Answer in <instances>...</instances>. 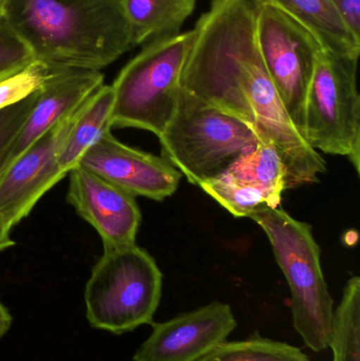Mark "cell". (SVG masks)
Instances as JSON below:
<instances>
[{
  "label": "cell",
  "mask_w": 360,
  "mask_h": 361,
  "mask_svg": "<svg viewBox=\"0 0 360 361\" xmlns=\"http://www.w3.org/2000/svg\"><path fill=\"white\" fill-rule=\"evenodd\" d=\"M359 59L321 50L309 87L304 137L316 152L347 157L360 173Z\"/></svg>",
  "instance_id": "7"
},
{
  "label": "cell",
  "mask_w": 360,
  "mask_h": 361,
  "mask_svg": "<svg viewBox=\"0 0 360 361\" xmlns=\"http://www.w3.org/2000/svg\"><path fill=\"white\" fill-rule=\"evenodd\" d=\"M4 19L53 71H101L133 48L120 0H6Z\"/></svg>",
  "instance_id": "2"
},
{
  "label": "cell",
  "mask_w": 360,
  "mask_h": 361,
  "mask_svg": "<svg viewBox=\"0 0 360 361\" xmlns=\"http://www.w3.org/2000/svg\"><path fill=\"white\" fill-rule=\"evenodd\" d=\"M68 176V202L97 231L104 250L135 244L142 216L135 195L78 165Z\"/></svg>",
  "instance_id": "12"
},
{
  "label": "cell",
  "mask_w": 360,
  "mask_h": 361,
  "mask_svg": "<svg viewBox=\"0 0 360 361\" xmlns=\"http://www.w3.org/2000/svg\"><path fill=\"white\" fill-rule=\"evenodd\" d=\"M197 361H311L299 348L263 337L224 341Z\"/></svg>",
  "instance_id": "20"
},
{
  "label": "cell",
  "mask_w": 360,
  "mask_h": 361,
  "mask_svg": "<svg viewBox=\"0 0 360 361\" xmlns=\"http://www.w3.org/2000/svg\"><path fill=\"white\" fill-rule=\"evenodd\" d=\"M77 165L135 197L154 201L173 195L182 178L163 157L125 145L111 130L82 154Z\"/></svg>",
  "instance_id": "11"
},
{
  "label": "cell",
  "mask_w": 360,
  "mask_h": 361,
  "mask_svg": "<svg viewBox=\"0 0 360 361\" xmlns=\"http://www.w3.org/2000/svg\"><path fill=\"white\" fill-rule=\"evenodd\" d=\"M80 108L34 142L0 173V218L10 226L29 216L38 201L67 177L58 157Z\"/></svg>",
  "instance_id": "9"
},
{
  "label": "cell",
  "mask_w": 360,
  "mask_h": 361,
  "mask_svg": "<svg viewBox=\"0 0 360 361\" xmlns=\"http://www.w3.org/2000/svg\"><path fill=\"white\" fill-rule=\"evenodd\" d=\"M159 139L163 158L198 186L221 175L259 144L247 124L183 89Z\"/></svg>",
  "instance_id": "5"
},
{
  "label": "cell",
  "mask_w": 360,
  "mask_h": 361,
  "mask_svg": "<svg viewBox=\"0 0 360 361\" xmlns=\"http://www.w3.org/2000/svg\"><path fill=\"white\" fill-rule=\"evenodd\" d=\"M256 6L260 54L287 114L304 137L306 97L323 48L283 11L263 0H256Z\"/></svg>",
  "instance_id": "8"
},
{
  "label": "cell",
  "mask_w": 360,
  "mask_h": 361,
  "mask_svg": "<svg viewBox=\"0 0 360 361\" xmlns=\"http://www.w3.org/2000/svg\"><path fill=\"white\" fill-rule=\"evenodd\" d=\"M151 334L137 350L135 361H197L237 328L228 303L213 301L163 322H152Z\"/></svg>",
  "instance_id": "10"
},
{
  "label": "cell",
  "mask_w": 360,
  "mask_h": 361,
  "mask_svg": "<svg viewBox=\"0 0 360 361\" xmlns=\"http://www.w3.org/2000/svg\"><path fill=\"white\" fill-rule=\"evenodd\" d=\"M113 104V88L111 85H103L82 106L59 154V166L63 171L69 173L77 166L82 154L111 130Z\"/></svg>",
  "instance_id": "16"
},
{
  "label": "cell",
  "mask_w": 360,
  "mask_h": 361,
  "mask_svg": "<svg viewBox=\"0 0 360 361\" xmlns=\"http://www.w3.org/2000/svg\"><path fill=\"white\" fill-rule=\"evenodd\" d=\"M194 30L143 46L120 70L114 91L111 127L143 129L160 137L175 114Z\"/></svg>",
  "instance_id": "4"
},
{
  "label": "cell",
  "mask_w": 360,
  "mask_h": 361,
  "mask_svg": "<svg viewBox=\"0 0 360 361\" xmlns=\"http://www.w3.org/2000/svg\"><path fill=\"white\" fill-rule=\"evenodd\" d=\"M162 288L158 264L137 243L104 250L85 290L87 319L116 335L151 324Z\"/></svg>",
  "instance_id": "6"
},
{
  "label": "cell",
  "mask_w": 360,
  "mask_h": 361,
  "mask_svg": "<svg viewBox=\"0 0 360 361\" xmlns=\"http://www.w3.org/2000/svg\"><path fill=\"white\" fill-rule=\"evenodd\" d=\"M34 61L29 48L0 18V80L12 75Z\"/></svg>",
  "instance_id": "23"
},
{
  "label": "cell",
  "mask_w": 360,
  "mask_h": 361,
  "mask_svg": "<svg viewBox=\"0 0 360 361\" xmlns=\"http://www.w3.org/2000/svg\"><path fill=\"white\" fill-rule=\"evenodd\" d=\"M199 186L236 218H249L257 210L278 207L283 197L234 179L225 171Z\"/></svg>",
  "instance_id": "19"
},
{
  "label": "cell",
  "mask_w": 360,
  "mask_h": 361,
  "mask_svg": "<svg viewBox=\"0 0 360 361\" xmlns=\"http://www.w3.org/2000/svg\"><path fill=\"white\" fill-rule=\"evenodd\" d=\"M234 179L283 197L287 190V169L273 146L259 143L239 157L225 171Z\"/></svg>",
  "instance_id": "17"
},
{
  "label": "cell",
  "mask_w": 360,
  "mask_h": 361,
  "mask_svg": "<svg viewBox=\"0 0 360 361\" xmlns=\"http://www.w3.org/2000/svg\"><path fill=\"white\" fill-rule=\"evenodd\" d=\"M53 70L32 61L19 71L0 80V110L25 101L42 89Z\"/></svg>",
  "instance_id": "21"
},
{
  "label": "cell",
  "mask_w": 360,
  "mask_h": 361,
  "mask_svg": "<svg viewBox=\"0 0 360 361\" xmlns=\"http://www.w3.org/2000/svg\"><path fill=\"white\" fill-rule=\"evenodd\" d=\"M249 219L268 235L289 284L294 328L309 349L325 351L329 348L335 307L312 227L278 207L257 210Z\"/></svg>",
  "instance_id": "3"
},
{
  "label": "cell",
  "mask_w": 360,
  "mask_h": 361,
  "mask_svg": "<svg viewBox=\"0 0 360 361\" xmlns=\"http://www.w3.org/2000/svg\"><path fill=\"white\" fill-rule=\"evenodd\" d=\"M133 47L181 33L197 0H120Z\"/></svg>",
  "instance_id": "15"
},
{
  "label": "cell",
  "mask_w": 360,
  "mask_h": 361,
  "mask_svg": "<svg viewBox=\"0 0 360 361\" xmlns=\"http://www.w3.org/2000/svg\"><path fill=\"white\" fill-rule=\"evenodd\" d=\"M329 348L333 361H360V278H350L334 311Z\"/></svg>",
  "instance_id": "18"
},
{
  "label": "cell",
  "mask_w": 360,
  "mask_h": 361,
  "mask_svg": "<svg viewBox=\"0 0 360 361\" xmlns=\"http://www.w3.org/2000/svg\"><path fill=\"white\" fill-rule=\"evenodd\" d=\"M349 29L360 39V0H331Z\"/></svg>",
  "instance_id": "24"
},
{
  "label": "cell",
  "mask_w": 360,
  "mask_h": 361,
  "mask_svg": "<svg viewBox=\"0 0 360 361\" xmlns=\"http://www.w3.org/2000/svg\"><path fill=\"white\" fill-rule=\"evenodd\" d=\"M38 91L20 103L0 110V173L6 167L8 154L19 130L35 104Z\"/></svg>",
  "instance_id": "22"
},
{
  "label": "cell",
  "mask_w": 360,
  "mask_h": 361,
  "mask_svg": "<svg viewBox=\"0 0 360 361\" xmlns=\"http://www.w3.org/2000/svg\"><path fill=\"white\" fill-rule=\"evenodd\" d=\"M289 15L310 32L323 50L359 59L360 39L340 16L331 0H263Z\"/></svg>",
  "instance_id": "14"
},
{
  "label": "cell",
  "mask_w": 360,
  "mask_h": 361,
  "mask_svg": "<svg viewBox=\"0 0 360 361\" xmlns=\"http://www.w3.org/2000/svg\"><path fill=\"white\" fill-rule=\"evenodd\" d=\"M6 0H0V18L4 16V8Z\"/></svg>",
  "instance_id": "27"
},
{
  "label": "cell",
  "mask_w": 360,
  "mask_h": 361,
  "mask_svg": "<svg viewBox=\"0 0 360 361\" xmlns=\"http://www.w3.org/2000/svg\"><path fill=\"white\" fill-rule=\"evenodd\" d=\"M12 326V316L0 302V339L4 336Z\"/></svg>",
  "instance_id": "26"
},
{
  "label": "cell",
  "mask_w": 360,
  "mask_h": 361,
  "mask_svg": "<svg viewBox=\"0 0 360 361\" xmlns=\"http://www.w3.org/2000/svg\"><path fill=\"white\" fill-rule=\"evenodd\" d=\"M104 78L101 71L94 70L53 71L38 91L35 104L8 154L6 167L44 133L77 111L103 86Z\"/></svg>",
  "instance_id": "13"
},
{
  "label": "cell",
  "mask_w": 360,
  "mask_h": 361,
  "mask_svg": "<svg viewBox=\"0 0 360 361\" xmlns=\"http://www.w3.org/2000/svg\"><path fill=\"white\" fill-rule=\"evenodd\" d=\"M13 227L0 218V252L8 250L15 245V242L11 238V231Z\"/></svg>",
  "instance_id": "25"
},
{
  "label": "cell",
  "mask_w": 360,
  "mask_h": 361,
  "mask_svg": "<svg viewBox=\"0 0 360 361\" xmlns=\"http://www.w3.org/2000/svg\"><path fill=\"white\" fill-rule=\"evenodd\" d=\"M256 0H213L197 21L181 87L247 124L273 146L287 169V189L319 182L327 165L300 135L264 66Z\"/></svg>",
  "instance_id": "1"
}]
</instances>
